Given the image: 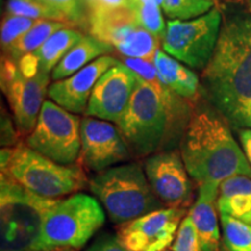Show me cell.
I'll list each match as a JSON object with an SVG mask.
<instances>
[{
  "instance_id": "30bf717a",
  "label": "cell",
  "mask_w": 251,
  "mask_h": 251,
  "mask_svg": "<svg viewBox=\"0 0 251 251\" xmlns=\"http://www.w3.org/2000/svg\"><path fill=\"white\" fill-rule=\"evenodd\" d=\"M51 75L39 71L26 77L18 63L8 56L1 61V89L8 100L15 126L21 135H29L35 128L40 112L48 94Z\"/></svg>"
},
{
  "instance_id": "ac0fdd59",
  "label": "cell",
  "mask_w": 251,
  "mask_h": 251,
  "mask_svg": "<svg viewBox=\"0 0 251 251\" xmlns=\"http://www.w3.org/2000/svg\"><path fill=\"white\" fill-rule=\"evenodd\" d=\"M155 67L163 85L175 94L186 100L198 98L200 79L191 68L161 49L156 52Z\"/></svg>"
},
{
  "instance_id": "2e32d148",
  "label": "cell",
  "mask_w": 251,
  "mask_h": 251,
  "mask_svg": "<svg viewBox=\"0 0 251 251\" xmlns=\"http://www.w3.org/2000/svg\"><path fill=\"white\" fill-rule=\"evenodd\" d=\"M199 194L190 211L202 251H221L218 221V184L199 185Z\"/></svg>"
},
{
  "instance_id": "4dcf8cb0",
  "label": "cell",
  "mask_w": 251,
  "mask_h": 251,
  "mask_svg": "<svg viewBox=\"0 0 251 251\" xmlns=\"http://www.w3.org/2000/svg\"><path fill=\"white\" fill-rule=\"evenodd\" d=\"M122 63L130 69L134 74H136L139 78L142 80L148 81L152 85H159L162 81L159 80L158 72L155 67V63L151 61H147V59L141 58H131V57H124Z\"/></svg>"
},
{
  "instance_id": "d6986e66",
  "label": "cell",
  "mask_w": 251,
  "mask_h": 251,
  "mask_svg": "<svg viewBox=\"0 0 251 251\" xmlns=\"http://www.w3.org/2000/svg\"><path fill=\"white\" fill-rule=\"evenodd\" d=\"M113 47L106 45L92 35H85L69 50L51 72V79L61 80L76 74L100 56L111 54Z\"/></svg>"
},
{
  "instance_id": "836d02e7",
  "label": "cell",
  "mask_w": 251,
  "mask_h": 251,
  "mask_svg": "<svg viewBox=\"0 0 251 251\" xmlns=\"http://www.w3.org/2000/svg\"><path fill=\"white\" fill-rule=\"evenodd\" d=\"M17 141V135H15V129L13 122L8 118L6 113L2 112L1 114V146L5 148L8 146H12Z\"/></svg>"
},
{
  "instance_id": "83f0119b",
  "label": "cell",
  "mask_w": 251,
  "mask_h": 251,
  "mask_svg": "<svg viewBox=\"0 0 251 251\" xmlns=\"http://www.w3.org/2000/svg\"><path fill=\"white\" fill-rule=\"evenodd\" d=\"M218 211L251 225V194L235 193L226 197H218Z\"/></svg>"
},
{
  "instance_id": "8992f818",
  "label": "cell",
  "mask_w": 251,
  "mask_h": 251,
  "mask_svg": "<svg viewBox=\"0 0 251 251\" xmlns=\"http://www.w3.org/2000/svg\"><path fill=\"white\" fill-rule=\"evenodd\" d=\"M89 187L114 224L124 225L164 206L137 163L98 172L89 181Z\"/></svg>"
},
{
  "instance_id": "d590c367",
  "label": "cell",
  "mask_w": 251,
  "mask_h": 251,
  "mask_svg": "<svg viewBox=\"0 0 251 251\" xmlns=\"http://www.w3.org/2000/svg\"><path fill=\"white\" fill-rule=\"evenodd\" d=\"M49 251H77L76 249H71V248H59V249L49 250Z\"/></svg>"
},
{
  "instance_id": "9c48e42d",
  "label": "cell",
  "mask_w": 251,
  "mask_h": 251,
  "mask_svg": "<svg viewBox=\"0 0 251 251\" xmlns=\"http://www.w3.org/2000/svg\"><path fill=\"white\" fill-rule=\"evenodd\" d=\"M80 122L76 114L46 100L26 144L59 164H75L80 156Z\"/></svg>"
},
{
  "instance_id": "277c9868",
  "label": "cell",
  "mask_w": 251,
  "mask_h": 251,
  "mask_svg": "<svg viewBox=\"0 0 251 251\" xmlns=\"http://www.w3.org/2000/svg\"><path fill=\"white\" fill-rule=\"evenodd\" d=\"M105 224V212L96 197L75 193L55 199L43 214L31 251L59 248L80 249Z\"/></svg>"
},
{
  "instance_id": "6da1fadb",
  "label": "cell",
  "mask_w": 251,
  "mask_h": 251,
  "mask_svg": "<svg viewBox=\"0 0 251 251\" xmlns=\"http://www.w3.org/2000/svg\"><path fill=\"white\" fill-rule=\"evenodd\" d=\"M221 31L202 70L203 98L235 129H251V14H222Z\"/></svg>"
},
{
  "instance_id": "8fae6325",
  "label": "cell",
  "mask_w": 251,
  "mask_h": 251,
  "mask_svg": "<svg viewBox=\"0 0 251 251\" xmlns=\"http://www.w3.org/2000/svg\"><path fill=\"white\" fill-rule=\"evenodd\" d=\"M185 208L166 207L126 222L118 236L129 251H164L172 246Z\"/></svg>"
},
{
  "instance_id": "603a6c76",
  "label": "cell",
  "mask_w": 251,
  "mask_h": 251,
  "mask_svg": "<svg viewBox=\"0 0 251 251\" xmlns=\"http://www.w3.org/2000/svg\"><path fill=\"white\" fill-rule=\"evenodd\" d=\"M128 7L131 9L135 20L141 27L158 39H163L166 25L162 14V6L152 0H129Z\"/></svg>"
},
{
  "instance_id": "e575fe53",
  "label": "cell",
  "mask_w": 251,
  "mask_h": 251,
  "mask_svg": "<svg viewBox=\"0 0 251 251\" xmlns=\"http://www.w3.org/2000/svg\"><path fill=\"white\" fill-rule=\"evenodd\" d=\"M240 140L248 162L251 165V129H242L240 131Z\"/></svg>"
},
{
  "instance_id": "f1b7e54d",
  "label": "cell",
  "mask_w": 251,
  "mask_h": 251,
  "mask_svg": "<svg viewBox=\"0 0 251 251\" xmlns=\"http://www.w3.org/2000/svg\"><path fill=\"white\" fill-rule=\"evenodd\" d=\"M43 1L59 12L71 26L89 25V9L84 0H43Z\"/></svg>"
},
{
  "instance_id": "7402d4cb",
  "label": "cell",
  "mask_w": 251,
  "mask_h": 251,
  "mask_svg": "<svg viewBox=\"0 0 251 251\" xmlns=\"http://www.w3.org/2000/svg\"><path fill=\"white\" fill-rule=\"evenodd\" d=\"M159 43L161 39L144 28L139 27L120 47H118L117 51L124 57L141 58L153 62L156 52L159 49Z\"/></svg>"
},
{
  "instance_id": "5bb4252c",
  "label": "cell",
  "mask_w": 251,
  "mask_h": 251,
  "mask_svg": "<svg viewBox=\"0 0 251 251\" xmlns=\"http://www.w3.org/2000/svg\"><path fill=\"white\" fill-rule=\"evenodd\" d=\"M140 78L122 62L109 69L97 81L85 114L117 122L127 108Z\"/></svg>"
},
{
  "instance_id": "74e56055",
  "label": "cell",
  "mask_w": 251,
  "mask_h": 251,
  "mask_svg": "<svg viewBox=\"0 0 251 251\" xmlns=\"http://www.w3.org/2000/svg\"><path fill=\"white\" fill-rule=\"evenodd\" d=\"M34 1H39V2H43V4H45V1H43V0H34Z\"/></svg>"
},
{
  "instance_id": "7a4b0ae2",
  "label": "cell",
  "mask_w": 251,
  "mask_h": 251,
  "mask_svg": "<svg viewBox=\"0 0 251 251\" xmlns=\"http://www.w3.org/2000/svg\"><path fill=\"white\" fill-rule=\"evenodd\" d=\"M180 153L188 175L199 185H220L234 176L251 178V165L229 124L208 102L198 103L184 128Z\"/></svg>"
},
{
  "instance_id": "d4e9b609",
  "label": "cell",
  "mask_w": 251,
  "mask_h": 251,
  "mask_svg": "<svg viewBox=\"0 0 251 251\" xmlns=\"http://www.w3.org/2000/svg\"><path fill=\"white\" fill-rule=\"evenodd\" d=\"M215 7V0H164L162 9L171 20H192Z\"/></svg>"
},
{
  "instance_id": "d6a6232c",
  "label": "cell",
  "mask_w": 251,
  "mask_h": 251,
  "mask_svg": "<svg viewBox=\"0 0 251 251\" xmlns=\"http://www.w3.org/2000/svg\"><path fill=\"white\" fill-rule=\"evenodd\" d=\"M84 1L89 12L128 7V4H129V0H84Z\"/></svg>"
},
{
  "instance_id": "484cf974",
  "label": "cell",
  "mask_w": 251,
  "mask_h": 251,
  "mask_svg": "<svg viewBox=\"0 0 251 251\" xmlns=\"http://www.w3.org/2000/svg\"><path fill=\"white\" fill-rule=\"evenodd\" d=\"M6 13L30 18L34 20H52L68 24L67 19L56 9L34 0H7Z\"/></svg>"
},
{
  "instance_id": "cb8c5ba5",
  "label": "cell",
  "mask_w": 251,
  "mask_h": 251,
  "mask_svg": "<svg viewBox=\"0 0 251 251\" xmlns=\"http://www.w3.org/2000/svg\"><path fill=\"white\" fill-rule=\"evenodd\" d=\"M221 215L222 237L227 251H251V225L227 214Z\"/></svg>"
},
{
  "instance_id": "f35d334b",
  "label": "cell",
  "mask_w": 251,
  "mask_h": 251,
  "mask_svg": "<svg viewBox=\"0 0 251 251\" xmlns=\"http://www.w3.org/2000/svg\"><path fill=\"white\" fill-rule=\"evenodd\" d=\"M164 251H174V250H172V249H171V250H164Z\"/></svg>"
},
{
  "instance_id": "4316f807",
  "label": "cell",
  "mask_w": 251,
  "mask_h": 251,
  "mask_svg": "<svg viewBox=\"0 0 251 251\" xmlns=\"http://www.w3.org/2000/svg\"><path fill=\"white\" fill-rule=\"evenodd\" d=\"M36 21L30 18L6 13L1 20V28H0V34H1L0 42L2 50H5V52L7 51L24 34H26L35 25Z\"/></svg>"
},
{
  "instance_id": "1f68e13d",
  "label": "cell",
  "mask_w": 251,
  "mask_h": 251,
  "mask_svg": "<svg viewBox=\"0 0 251 251\" xmlns=\"http://www.w3.org/2000/svg\"><path fill=\"white\" fill-rule=\"evenodd\" d=\"M86 251H129L124 246L119 236L105 234L97 238Z\"/></svg>"
},
{
  "instance_id": "4fadbf2b",
  "label": "cell",
  "mask_w": 251,
  "mask_h": 251,
  "mask_svg": "<svg viewBox=\"0 0 251 251\" xmlns=\"http://www.w3.org/2000/svg\"><path fill=\"white\" fill-rule=\"evenodd\" d=\"M144 172L153 193L168 207L187 206L192 198V184L177 150L155 152L144 162Z\"/></svg>"
},
{
  "instance_id": "5b68a950",
  "label": "cell",
  "mask_w": 251,
  "mask_h": 251,
  "mask_svg": "<svg viewBox=\"0 0 251 251\" xmlns=\"http://www.w3.org/2000/svg\"><path fill=\"white\" fill-rule=\"evenodd\" d=\"M1 175L29 192L48 199L76 193L87 183L79 165L59 164L27 144L1 149Z\"/></svg>"
},
{
  "instance_id": "ba28073f",
  "label": "cell",
  "mask_w": 251,
  "mask_h": 251,
  "mask_svg": "<svg viewBox=\"0 0 251 251\" xmlns=\"http://www.w3.org/2000/svg\"><path fill=\"white\" fill-rule=\"evenodd\" d=\"M221 9L192 20H169L162 39L165 52L193 70H203L218 43L222 25Z\"/></svg>"
},
{
  "instance_id": "3957f363",
  "label": "cell",
  "mask_w": 251,
  "mask_h": 251,
  "mask_svg": "<svg viewBox=\"0 0 251 251\" xmlns=\"http://www.w3.org/2000/svg\"><path fill=\"white\" fill-rule=\"evenodd\" d=\"M178 97L163 84L152 85L140 78L127 108L117 121L131 152L149 157L161 148L172 119L180 114Z\"/></svg>"
},
{
  "instance_id": "e0dca14e",
  "label": "cell",
  "mask_w": 251,
  "mask_h": 251,
  "mask_svg": "<svg viewBox=\"0 0 251 251\" xmlns=\"http://www.w3.org/2000/svg\"><path fill=\"white\" fill-rule=\"evenodd\" d=\"M90 35L117 49L141 27L129 7L89 12Z\"/></svg>"
},
{
  "instance_id": "f546056e",
  "label": "cell",
  "mask_w": 251,
  "mask_h": 251,
  "mask_svg": "<svg viewBox=\"0 0 251 251\" xmlns=\"http://www.w3.org/2000/svg\"><path fill=\"white\" fill-rule=\"evenodd\" d=\"M171 249L174 251H202L197 229L190 215L185 216L181 221Z\"/></svg>"
},
{
  "instance_id": "44dd1931",
  "label": "cell",
  "mask_w": 251,
  "mask_h": 251,
  "mask_svg": "<svg viewBox=\"0 0 251 251\" xmlns=\"http://www.w3.org/2000/svg\"><path fill=\"white\" fill-rule=\"evenodd\" d=\"M67 26H70V25L61 23V21L37 20L35 25L6 51L5 56H8L9 58L18 62L24 56L36 51L41 46L45 45L46 41L52 34Z\"/></svg>"
},
{
  "instance_id": "9a60e30c",
  "label": "cell",
  "mask_w": 251,
  "mask_h": 251,
  "mask_svg": "<svg viewBox=\"0 0 251 251\" xmlns=\"http://www.w3.org/2000/svg\"><path fill=\"white\" fill-rule=\"evenodd\" d=\"M120 62L111 55H103L91 62L72 76L50 84L48 97L74 114L86 112L92 91L100 77Z\"/></svg>"
},
{
  "instance_id": "8d00e7d4",
  "label": "cell",
  "mask_w": 251,
  "mask_h": 251,
  "mask_svg": "<svg viewBox=\"0 0 251 251\" xmlns=\"http://www.w3.org/2000/svg\"><path fill=\"white\" fill-rule=\"evenodd\" d=\"M248 11L251 14V0H248Z\"/></svg>"
},
{
  "instance_id": "7c38bea8",
  "label": "cell",
  "mask_w": 251,
  "mask_h": 251,
  "mask_svg": "<svg viewBox=\"0 0 251 251\" xmlns=\"http://www.w3.org/2000/svg\"><path fill=\"white\" fill-rule=\"evenodd\" d=\"M80 161L91 171L107 170L130 157L120 130L109 121L86 115L80 122Z\"/></svg>"
},
{
  "instance_id": "ffe728a7",
  "label": "cell",
  "mask_w": 251,
  "mask_h": 251,
  "mask_svg": "<svg viewBox=\"0 0 251 251\" xmlns=\"http://www.w3.org/2000/svg\"><path fill=\"white\" fill-rule=\"evenodd\" d=\"M85 36L76 28L67 26L56 31L36 51L33 52L39 63L40 71L52 72L61 59L68 54V51L76 43Z\"/></svg>"
},
{
  "instance_id": "52a82bcc",
  "label": "cell",
  "mask_w": 251,
  "mask_h": 251,
  "mask_svg": "<svg viewBox=\"0 0 251 251\" xmlns=\"http://www.w3.org/2000/svg\"><path fill=\"white\" fill-rule=\"evenodd\" d=\"M1 251H31L43 214L55 199L31 193L1 175Z\"/></svg>"
}]
</instances>
